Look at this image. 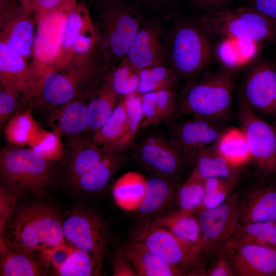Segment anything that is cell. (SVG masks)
Here are the masks:
<instances>
[{
    "instance_id": "cell-1",
    "label": "cell",
    "mask_w": 276,
    "mask_h": 276,
    "mask_svg": "<svg viewBox=\"0 0 276 276\" xmlns=\"http://www.w3.org/2000/svg\"><path fill=\"white\" fill-rule=\"evenodd\" d=\"M62 221L58 211L47 203H16L1 227V244L12 250L42 253L66 244Z\"/></svg>"
},
{
    "instance_id": "cell-2",
    "label": "cell",
    "mask_w": 276,
    "mask_h": 276,
    "mask_svg": "<svg viewBox=\"0 0 276 276\" xmlns=\"http://www.w3.org/2000/svg\"><path fill=\"white\" fill-rule=\"evenodd\" d=\"M51 162L30 148H4L0 153L1 191L17 199L28 193L42 196L55 177Z\"/></svg>"
},
{
    "instance_id": "cell-3",
    "label": "cell",
    "mask_w": 276,
    "mask_h": 276,
    "mask_svg": "<svg viewBox=\"0 0 276 276\" xmlns=\"http://www.w3.org/2000/svg\"><path fill=\"white\" fill-rule=\"evenodd\" d=\"M234 87L232 70L209 74L184 89L177 99L176 113L224 121L231 109Z\"/></svg>"
},
{
    "instance_id": "cell-4",
    "label": "cell",
    "mask_w": 276,
    "mask_h": 276,
    "mask_svg": "<svg viewBox=\"0 0 276 276\" xmlns=\"http://www.w3.org/2000/svg\"><path fill=\"white\" fill-rule=\"evenodd\" d=\"M197 24L209 35L256 43L276 41V20L249 6L206 11Z\"/></svg>"
},
{
    "instance_id": "cell-5",
    "label": "cell",
    "mask_w": 276,
    "mask_h": 276,
    "mask_svg": "<svg viewBox=\"0 0 276 276\" xmlns=\"http://www.w3.org/2000/svg\"><path fill=\"white\" fill-rule=\"evenodd\" d=\"M98 40L87 8L76 2L67 13L60 50L52 71L94 69Z\"/></svg>"
},
{
    "instance_id": "cell-6",
    "label": "cell",
    "mask_w": 276,
    "mask_h": 276,
    "mask_svg": "<svg viewBox=\"0 0 276 276\" xmlns=\"http://www.w3.org/2000/svg\"><path fill=\"white\" fill-rule=\"evenodd\" d=\"M65 240L73 247L88 252L96 266V275L102 273L109 240L107 226L101 217L91 209L73 210L63 219Z\"/></svg>"
},
{
    "instance_id": "cell-7",
    "label": "cell",
    "mask_w": 276,
    "mask_h": 276,
    "mask_svg": "<svg viewBox=\"0 0 276 276\" xmlns=\"http://www.w3.org/2000/svg\"><path fill=\"white\" fill-rule=\"evenodd\" d=\"M211 44L208 34L197 24L182 22L175 29L171 42L173 71L182 77L192 76L210 62Z\"/></svg>"
},
{
    "instance_id": "cell-8",
    "label": "cell",
    "mask_w": 276,
    "mask_h": 276,
    "mask_svg": "<svg viewBox=\"0 0 276 276\" xmlns=\"http://www.w3.org/2000/svg\"><path fill=\"white\" fill-rule=\"evenodd\" d=\"M76 2H68L37 20L31 64L39 79L53 67L60 50L67 13Z\"/></svg>"
},
{
    "instance_id": "cell-9",
    "label": "cell",
    "mask_w": 276,
    "mask_h": 276,
    "mask_svg": "<svg viewBox=\"0 0 276 276\" xmlns=\"http://www.w3.org/2000/svg\"><path fill=\"white\" fill-rule=\"evenodd\" d=\"M238 103L260 117H276V65L262 61L252 66L239 87Z\"/></svg>"
},
{
    "instance_id": "cell-10",
    "label": "cell",
    "mask_w": 276,
    "mask_h": 276,
    "mask_svg": "<svg viewBox=\"0 0 276 276\" xmlns=\"http://www.w3.org/2000/svg\"><path fill=\"white\" fill-rule=\"evenodd\" d=\"M136 240L184 275L197 264L202 249L185 242L168 229L154 223L144 228Z\"/></svg>"
},
{
    "instance_id": "cell-11",
    "label": "cell",
    "mask_w": 276,
    "mask_h": 276,
    "mask_svg": "<svg viewBox=\"0 0 276 276\" xmlns=\"http://www.w3.org/2000/svg\"><path fill=\"white\" fill-rule=\"evenodd\" d=\"M224 122L191 116L173 124L168 139L186 162L199 150L216 143L227 127Z\"/></svg>"
},
{
    "instance_id": "cell-12",
    "label": "cell",
    "mask_w": 276,
    "mask_h": 276,
    "mask_svg": "<svg viewBox=\"0 0 276 276\" xmlns=\"http://www.w3.org/2000/svg\"><path fill=\"white\" fill-rule=\"evenodd\" d=\"M238 119L245 134L251 158L266 172L276 170V127L239 104Z\"/></svg>"
},
{
    "instance_id": "cell-13",
    "label": "cell",
    "mask_w": 276,
    "mask_h": 276,
    "mask_svg": "<svg viewBox=\"0 0 276 276\" xmlns=\"http://www.w3.org/2000/svg\"><path fill=\"white\" fill-rule=\"evenodd\" d=\"M36 25L18 0H0V41L26 58L32 57Z\"/></svg>"
},
{
    "instance_id": "cell-14",
    "label": "cell",
    "mask_w": 276,
    "mask_h": 276,
    "mask_svg": "<svg viewBox=\"0 0 276 276\" xmlns=\"http://www.w3.org/2000/svg\"><path fill=\"white\" fill-rule=\"evenodd\" d=\"M102 12L103 41L111 55L121 58L126 55L139 31V22L119 0H107Z\"/></svg>"
},
{
    "instance_id": "cell-15",
    "label": "cell",
    "mask_w": 276,
    "mask_h": 276,
    "mask_svg": "<svg viewBox=\"0 0 276 276\" xmlns=\"http://www.w3.org/2000/svg\"><path fill=\"white\" fill-rule=\"evenodd\" d=\"M135 155L146 170L170 181L186 164L168 139L160 134L148 135L141 140L136 146Z\"/></svg>"
},
{
    "instance_id": "cell-16",
    "label": "cell",
    "mask_w": 276,
    "mask_h": 276,
    "mask_svg": "<svg viewBox=\"0 0 276 276\" xmlns=\"http://www.w3.org/2000/svg\"><path fill=\"white\" fill-rule=\"evenodd\" d=\"M93 73L81 68L48 72L40 77L34 97L48 105L61 106L78 98L80 86L90 79Z\"/></svg>"
},
{
    "instance_id": "cell-17",
    "label": "cell",
    "mask_w": 276,
    "mask_h": 276,
    "mask_svg": "<svg viewBox=\"0 0 276 276\" xmlns=\"http://www.w3.org/2000/svg\"><path fill=\"white\" fill-rule=\"evenodd\" d=\"M1 88L19 92L26 100L34 97L39 82L32 64L5 42L0 41Z\"/></svg>"
},
{
    "instance_id": "cell-18",
    "label": "cell",
    "mask_w": 276,
    "mask_h": 276,
    "mask_svg": "<svg viewBox=\"0 0 276 276\" xmlns=\"http://www.w3.org/2000/svg\"><path fill=\"white\" fill-rule=\"evenodd\" d=\"M197 218L205 246L227 244L239 227L237 200L232 198L216 208L201 209Z\"/></svg>"
},
{
    "instance_id": "cell-19",
    "label": "cell",
    "mask_w": 276,
    "mask_h": 276,
    "mask_svg": "<svg viewBox=\"0 0 276 276\" xmlns=\"http://www.w3.org/2000/svg\"><path fill=\"white\" fill-rule=\"evenodd\" d=\"M225 249L234 274L241 276H266L276 273V248L252 243Z\"/></svg>"
},
{
    "instance_id": "cell-20",
    "label": "cell",
    "mask_w": 276,
    "mask_h": 276,
    "mask_svg": "<svg viewBox=\"0 0 276 276\" xmlns=\"http://www.w3.org/2000/svg\"><path fill=\"white\" fill-rule=\"evenodd\" d=\"M126 160L122 153H106L98 164L66 190L76 197H88L99 194L104 190L112 176Z\"/></svg>"
},
{
    "instance_id": "cell-21",
    "label": "cell",
    "mask_w": 276,
    "mask_h": 276,
    "mask_svg": "<svg viewBox=\"0 0 276 276\" xmlns=\"http://www.w3.org/2000/svg\"><path fill=\"white\" fill-rule=\"evenodd\" d=\"M163 47L159 31L150 27L139 30L130 44L126 59L137 71L162 65Z\"/></svg>"
},
{
    "instance_id": "cell-22",
    "label": "cell",
    "mask_w": 276,
    "mask_h": 276,
    "mask_svg": "<svg viewBox=\"0 0 276 276\" xmlns=\"http://www.w3.org/2000/svg\"><path fill=\"white\" fill-rule=\"evenodd\" d=\"M1 245V275L41 276L48 274L50 268L42 253L14 250Z\"/></svg>"
},
{
    "instance_id": "cell-23",
    "label": "cell",
    "mask_w": 276,
    "mask_h": 276,
    "mask_svg": "<svg viewBox=\"0 0 276 276\" xmlns=\"http://www.w3.org/2000/svg\"><path fill=\"white\" fill-rule=\"evenodd\" d=\"M138 276H178L184 274L148 250L141 242L130 241L121 249Z\"/></svg>"
},
{
    "instance_id": "cell-24",
    "label": "cell",
    "mask_w": 276,
    "mask_h": 276,
    "mask_svg": "<svg viewBox=\"0 0 276 276\" xmlns=\"http://www.w3.org/2000/svg\"><path fill=\"white\" fill-rule=\"evenodd\" d=\"M106 154L91 140L76 142L66 163L63 180L65 189L95 167Z\"/></svg>"
},
{
    "instance_id": "cell-25",
    "label": "cell",
    "mask_w": 276,
    "mask_h": 276,
    "mask_svg": "<svg viewBox=\"0 0 276 276\" xmlns=\"http://www.w3.org/2000/svg\"><path fill=\"white\" fill-rule=\"evenodd\" d=\"M177 99L172 89L142 95L141 128L160 124L173 117L177 111Z\"/></svg>"
},
{
    "instance_id": "cell-26",
    "label": "cell",
    "mask_w": 276,
    "mask_h": 276,
    "mask_svg": "<svg viewBox=\"0 0 276 276\" xmlns=\"http://www.w3.org/2000/svg\"><path fill=\"white\" fill-rule=\"evenodd\" d=\"M192 172L205 180L217 178L233 181L235 168L218 152L215 144L195 153L186 160Z\"/></svg>"
},
{
    "instance_id": "cell-27",
    "label": "cell",
    "mask_w": 276,
    "mask_h": 276,
    "mask_svg": "<svg viewBox=\"0 0 276 276\" xmlns=\"http://www.w3.org/2000/svg\"><path fill=\"white\" fill-rule=\"evenodd\" d=\"M147 179L135 171H128L119 177L112 189L113 199L121 209L136 211L145 195Z\"/></svg>"
},
{
    "instance_id": "cell-28",
    "label": "cell",
    "mask_w": 276,
    "mask_h": 276,
    "mask_svg": "<svg viewBox=\"0 0 276 276\" xmlns=\"http://www.w3.org/2000/svg\"><path fill=\"white\" fill-rule=\"evenodd\" d=\"M154 223L168 229L187 243L201 249L205 246L197 218L192 214L179 211L157 218Z\"/></svg>"
},
{
    "instance_id": "cell-29",
    "label": "cell",
    "mask_w": 276,
    "mask_h": 276,
    "mask_svg": "<svg viewBox=\"0 0 276 276\" xmlns=\"http://www.w3.org/2000/svg\"><path fill=\"white\" fill-rule=\"evenodd\" d=\"M251 195L242 208L239 206V219L244 223H276V190H260Z\"/></svg>"
},
{
    "instance_id": "cell-30",
    "label": "cell",
    "mask_w": 276,
    "mask_h": 276,
    "mask_svg": "<svg viewBox=\"0 0 276 276\" xmlns=\"http://www.w3.org/2000/svg\"><path fill=\"white\" fill-rule=\"evenodd\" d=\"M215 145L219 154L234 168L251 158L246 136L240 127H226Z\"/></svg>"
},
{
    "instance_id": "cell-31",
    "label": "cell",
    "mask_w": 276,
    "mask_h": 276,
    "mask_svg": "<svg viewBox=\"0 0 276 276\" xmlns=\"http://www.w3.org/2000/svg\"><path fill=\"white\" fill-rule=\"evenodd\" d=\"M54 120L57 132L76 136L86 130V103L80 98L62 105Z\"/></svg>"
},
{
    "instance_id": "cell-32",
    "label": "cell",
    "mask_w": 276,
    "mask_h": 276,
    "mask_svg": "<svg viewBox=\"0 0 276 276\" xmlns=\"http://www.w3.org/2000/svg\"><path fill=\"white\" fill-rule=\"evenodd\" d=\"M117 96L106 83L86 103V130L94 133L106 123L117 105Z\"/></svg>"
},
{
    "instance_id": "cell-33",
    "label": "cell",
    "mask_w": 276,
    "mask_h": 276,
    "mask_svg": "<svg viewBox=\"0 0 276 276\" xmlns=\"http://www.w3.org/2000/svg\"><path fill=\"white\" fill-rule=\"evenodd\" d=\"M127 124L124 133L116 143L101 149L106 153H123L132 146L142 120V95L135 93L125 96Z\"/></svg>"
},
{
    "instance_id": "cell-34",
    "label": "cell",
    "mask_w": 276,
    "mask_h": 276,
    "mask_svg": "<svg viewBox=\"0 0 276 276\" xmlns=\"http://www.w3.org/2000/svg\"><path fill=\"white\" fill-rule=\"evenodd\" d=\"M252 243L276 248V223L250 222L239 226L226 244L232 247Z\"/></svg>"
},
{
    "instance_id": "cell-35",
    "label": "cell",
    "mask_w": 276,
    "mask_h": 276,
    "mask_svg": "<svg viewBox=\"0 0 276 276\" xmlns=\"http://www.w3.org/2000/svg\"><path fill=\"white\" fill-rule=\"evenodd\" d=\"M174 190L172 181L155 175L147 179L144 198L136 211L143 216L159 212L170 202Z\"/></svg>"
},
{
    "instance_id": "cell-36",
    "label": "cell",
    "mask_w": 276,
    "mask_h": 276,
    "mask_svg": "<svg viewBox=\"0 0 276 276\" xmlns=\"http://www.w3.org/2000/svg\"><path fill=\"white\" fill-rule=\"evenodd\" d=\"M127 124L125 98L116 105L106 123L93 135L91 142L100 149L117 142L123 135Z\"/></svg>"
},
{
    "instance_id": "cell-37",
    "label": "cell",
    "mask_w": 276,
    "mask_h": 276,
    "mask_svg": "<svg viewBox=\"0 0 276 276\" xmlns=\"http://www.w3.org/2000/svg\"><path fill=\"white\" fill-rule=\"evenodd\" d=\"M205 194L204 179L192 172L177 190L176 199L179 211L192 214L194 210L200 208Z\"/></svg>"
},
{
    "instance_id": "cell-38",
    "label": "cell",
    "mask_w": 276,
    "mask_h": 276,
    "mask_svg": "<svg viewBox=\"0 0 276 276\" xmlns=\"http://www.w3.org/2000/svg\"><path fill=\"white\" fill-rule=\"evenodd\" d=\"M140 84L137 93L144 94L165 89H172L176 84L177 75L173 70L160 65L139 71Z\"/></svg>"
},
{
    "instance_id": "cell-39",
    "label": "cell",
    "mask_w": 276,
    "mask_h": 276,
    "mask_svg": "<svg viewBox=\"0 0 276 276\" xmlns=\"http://www.w3.org/2000/svg\"><path fill=\"white\" fill-rule=\"evenodd\" d=\"M53 271L60 276H89L96 275V266L88 252L73 247L67 260Z\"/></svg>"
},
{
    "instance_id": "cell-40",
    "label": "cell",
    "mask_w": 276,
    "mask_h": 276,
    "mask_svg": "<svg viewBox=\"0 0 276 276\" xmlns=\"http://www.w3.org/2000/svg\"><path fill=\"white\" fill-rule=\"evenodd\" d=\"M140 81L139 72L125 59L114 70L107 83L117 95L126 96L137 92Z\"/></svg>"
},
{
    "instance_id": "cell-41",
    "label": "cell",
    "mask_w": 276,
    "mask_h": 276,
    "mask_svg": "<svg viewBox=\"0 0 276 276\" xmlns=\"http://www.w3.org/2000/svg\"><path fill=\"white\" fill-rule=\"evenodd\" d=\"M38 127L29 112L17 113L6 126V138L14 145L27 144Z\"/></svg>"
},
{
    "instance_id": "cell-42",
    "label": "cell",
    "mask_w": 276,
    "mask_h": 276,
    "mask_svg": "<svg viewBox=\"0 0 276 276\" xmlns=\"http://www.w3.org/2000/svg\"><path fill=\"white\" fill-rule=\"evenodd\" d=\"M27 145L50 161L58 159L62 155L61 144L58 136L39 128Z\"/></svg>"
},
{
    "instance_id": "cell-43",
    "label": "cell",
    "mask_w": 276,
    "mask_h": 276,
    "mask_svg": "<svg viewBox=\"0 0 276 276\" xmlns=\"http://www.w3.org/2000/svg\"><path fill=\"white\" fill-rule=\"evenodd\" d=\"M0 93V123L3 126L14 113L16 108L19 92L6 88H1Z\"/></svg>"
},
{
    "instance_id": "cell-44",
    "label": "cell",
    "mask_w": 276,
    "mask_h": 276,
    "mask_svg": "<svg viewBox=\"0 0 276 276\" xmlns=\"http://www.w3.org/2000/svg\"><path fill=\"white\" fill-rule=\"evenodd\" d=\"M73 248L67 244L59 245L42 252L50 269L52 271L63 264L69 257Z\"/></svg>"
},
{
    "instance_id": "cell-45",
    "label": "cell",
    "mask_w": 276,
    "mask_h": 276,
    "mask_svg": "<svg viewBox=\"0 0 276 276\" xmlns=\"http://www.w3.org/2000/svg\"><path fill=\"white\" fill-rule=\"evenodd\" d=\"M231 41V39L227 38L221 42L218 47V53L220 60L225 64V68L233 71L238 65L239 56L236 46L235 48Z\"/></svg>"
},
{
    "instance_id": "cell-46",
    "label": "cell",
    "mask_w": 276,
    "mask_h": 276,
    "mask_svg": "<svg viewBox=\"0 0 276 276\" xmlns=\"http://www.w3.org/2000/svg\"><path fill=\"white\" fill-rule=\"evenodd\" d=\"M232 182H228L216 190L205 193L200 209H211L224 202L227 198L230 183Z\"/></svg>"
},
{
    "instance_id": "cell-47",
    "label": "cell",
    "mask_w": 276,
    "mask_h": 276,
    "mask_svg": "<svg viewBox=\"0 0 276 276\" xmlns=\"http://www.w3.org/2000/svg\"><path fill=\"white\" fill-rule=\"evenodd\" d=\"M112 266L114 276H138L121 250L118 251L113 257Z\"/></svg>"
},
{
    "instance_id": "cell-48",
    "label": "cell",
    "mask_w": 276,
    "mask_h": 276,
    "mask_svg": "<svg viewBox=\"0 0 276 276\" xmlns=\"http://www.w3.org/2000/svg\"><path fill=\"white\" fill-rule=\"evenodd\" d=\"M72 1L73 0H35L33 8V15L37 21L42 16Z\"/></svg>"
},
{
    "instance_id": "cell-49",
    "label": "cell",
    "mask_w": 276,
    "mask_h": 276,
    "mask_svg": "<svg viewBox=\"0 0 276 276\" xmlns=\"http://www.w3.org/2000/svg\"><path fill=\"white\" fill-rule=\"evenodd\" d=\"M247 4L260 13L276 20V0H247Z\"/></svg>"
},
{
    "instance_id": "cell-50",
    "label": "cell",
    "mask_w": 276,
    "mask_h": 276,
    "mask_svg": "<svg viewBox=\"0 0 276 276\" xmlns=\"http://www.w3.org/2000/svg\"><path fill=\"white\" fill-rule=\"evenodd\" d=\"M235 40L237 42L236 47L239 57L249 59L254 55L257 50V43L249 40Z\"/></svg>"
},
{
    "instance_id": "cell-51",
    "label": "cell",
    "mask_w": 276,
    "mask_h": 276,
    "mask_svg": "<svg viewBox=\"0 0 276 276\" xmlns=\"http://www.w3.org/2000/svg\"><path fill=\"white\" fill-rule=\"evenodd\" d=\"M234 274L229 262L223 260L216 263L208 272V275L211 276H229Z\"/></svg>"
},
{
    "instance_id": "cell-52",
    "label": "cell",
    "mask_w": 276,
    "mask_h": 276,
    "mask_svg": "<svg viewBox=\"0 0 276 276\" xmlns=\"http://www.w3.org/2000/svg\"><path fill=\"white\" fill-rule=\"evenodd\" d=\"M199 8L208 10L220 8L232 0H192Z\"/></svg>"
},
{
    "instance_id": "cell-53",
    "label": "cell",
    "mask_w": 276,
    "mask_h": 276,
    "mask_svg": "<svg viewBox=\"0 0 276 276\" xmlns=\"http://www.w3.org/2000/svg\"><path fill=\"white\" fill-rule=\"evenodd\" d=\"M23 8L27 12L33 15V8L35 0H18Z\"/></svg>"
},
{
    "instance_id": "cell-54",
    "label": "cell",
    "mask_w": 276,
    "mask_h": 276,
    "mask_svg": "<svg viewBox=\"0 0 276 276\" xmlns=\"http://www.w3.org/2000/svg\"><path fill=\"white\" fill-rule=\"evenodd\" d=\"M101 1L103 2H104L105 1H107V0H100Z\"/></svg>"
},
{
    "instance_id": "cell-55",
    "label": "cell",
    "mask_w": 276,
    "mask_h": 276,
    "mask_svg": "<svg viewBox=\"0 0 276 276\" xmlns=\"http://www.w3.org/2000/svg\"><path fill=\"white\" fill-rule=\"evenodd\" d=\"M275 42H276V41Z\"/></svg>"
}]
</instances>
